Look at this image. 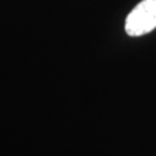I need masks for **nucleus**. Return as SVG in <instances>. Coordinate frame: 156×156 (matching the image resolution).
I'll use <instances>...</instances> for the list:
<instances>
[{"label":"nucleus","mask_w":156,"mask_h":156,"mask_svg":"<svg viewBox=\"0 0 156 156\" xmlns=\"http://www.w3.org/2000/svg\"><path fill=\"white\" fill-rule=\"evenodd\" d=\"M156 28V0H142L135 6L125 21V31L136 37L151 33Z\"/></svg>","instance_id":"f257e3e1"}]
</instances>
